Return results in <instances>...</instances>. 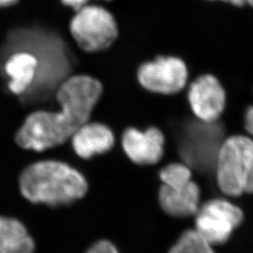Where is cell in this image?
Returning <instances> with one entry per match:
<instances>
[{
	"label": "cell",
	"mask_w": 253,
	"mask_h": 253,
	"mask_svg": "<svg viewBox=\"0 0 253 253\" xmlns=\"http://www.w3.org/2000/svg\"><path fill=\"white\" fill-rule=\"evenodd\" d=\"M165 138L162 130L151 126L144 131L129 127L123 133L122 145L126 156L136 164L159 163L164 153Z\"/></svg>",
	"instance_id": "obj_10"
},
{
	"label": "cell",
	"mask_w": 253,
	"mask_h": 253,
	"mask_svg": "<svg viewBox=\"0 0 253 253\" xmlns=\"http://www.w3.org/2000/svg\"><path fill=\"white\" fill-rule=\"evenodd\" d=\"M102 94V85L87 75L69 77L56 92L60 112H36L26 119L16 135L20 146L36 151L62 145L89 120Z\"/></svg>",
	"instance_id": "obj_1"
},
{
	"label": "cell",
	"mask_w": 253,
	"mask_h": 253,
	"mask_svg": "<svg viewBox=\"0 0 253 253\" xmlns=\"http://www.w3.org/2000/svg\"><path fill=\"white\" fill-rule=\"evenodd\" d=\"M19 0H0V8H7L18 3Z\"/></svg>",
	"instance_id": "obj_19"
},
{
	"label": "cell",
	"mask_w": 253,
	"mask_h": 253,
	"mask_svg": "<svg viewBox=\"0 0 253 253\" xmlns=\"http://www.w3.org/2000/svg\"><path fill=\"white\" fill-rule=\"evenodd\" d=\"M35 244L15 218L0 217V253H34Z\"/></svg>",
	"instance_id": "obj_13"
},
{
	"label": "cell",
	"mask_w": 253,
	"mask_h": 253,
	"mask_svg": "<svg viewBox=\"0 0 253 253\" xmlns=\"http://www.w3.org/2000/svg\"><path fill=\"white\" fill-rule=\"evenodd\" d=\"M217 187L228 196L253 193V139L227 137L220 145L214 169Z\"/></svg>",
	"instance_id": "obj_3"
},
{
	"label": "cell",
	"mask_w": 253,
	"mask_h": 253,
	"mask_svg": "<svg viewBox=\"0 0 253 253\" xmlns=\"http://www.w3.org/2000/svg\"><path fill=\"white\" fill-rule=\"evenodd\" d=\"M74 151L83 159L105 153L115 144V137L108 126L100 123H86L73 137Z\"/></svg>",
	"instance_id": "obj_11"
},
{
	"label": "cell",
	"mask_w": 253,
	"mask_h": 253,
	"mask_svg": "<svg viewBox=\"0 0 253 253\" xmlns=\"http://www.w3.org/2000/svg\"><path fill=\"white\" fill-rule=\"evenodd\" d=\"M38 70L39 60L35 54L27 52L12 54L5 64L9 90L15 95L26 93L34 84Z\"/></svg>",
	"instance_id": "obj_12"
},
{
	"label": "cell",
	"mask_w": 253,
	"mask_h": 253,
	"mask_svg": "<svg viewBox=\"0 0 253 253\" xmlns=\"http://www.w3.org/2000/svg\"><path fill=\"white\" fill-rule=\"evenodd\" d=\"M223 127L216 122L198 120L191 122L183 131L180 153L190 168L201 172L214 169L218 149L225 139Z\"/></svg>",
	"instance_id": "obj_6"
},
{
	"label": "cell",
	"mask_w": 253,
	"mask_h": 253,
	"mask_svg": "<svg viewBox=\"0 0 253 253\" xmlns=\"http://www.w3.org/2000/svg\"><path fill=\"white\" fill-rule=\"evenodd\" d=\"M140 85L154 94L171 96L184 90L190 78V70L180 56L160 54L141 64L137 70Z\"/></svg>",
	"instance_id": "obj_7"
},
{
	"label": "cell",
	"mask_w": 253,
	"mask_h": 253,
	"mask_svg": "<svg viewBox=\"0 0 253 253\" xmlns=\"http://www.w3.org/2000/svg\"><path fill=\"white\" fill-rule=\"evenodd\" d=\"M70 27L76 43L88 53L108 49L119 34L118 22L113 13L98 5H86L77 10Z\"/></svg>",
	"instance_id": "obj_5"
},
{
	"label": "cell",
	"mask_w": 253,
	"mask_h": 253,
	"mask_svg": "<svg viewBox=\"0 0 253 253\" xmlns=\"http://www.w3.org/2000/svg\"><path fill=\"white\" fill-rule=\"evenodd\" d=\"M244 126L248 133L253 136V105H250L245 112Z\"/></svg>",
	"instance_id": "obj_16"
},
{
	"label": "cell",
	"mask_w": 253,
	"mask_h": 253,
	"mask_svg": "<svg viewBox=\"0 0 253 253\" xmlns=\"http://www.w3.org/2000/svg\"><path fill=\"white\" fill-rule=\"evenodd\" d=\"M162 186L159 203L163 211L173 217H188L196 214L201 190L193 180L192 170L184 163H173L160 172Z\"/></svg>",
	"instance_id": "obj_4"
},
{
	"label": "cell",
	"mask_w": 253,
	"mask_h": 253,
	"mask_svg": "<svg viewBox=\"0 0 253 253\" xmlns=\"http://www.w3.org/2000/svg\"><path fill=\"white\" fill-rule=\"evenodd\" d=\"M208 1H217V0H208Z\"/></svg>",
	"instance_id": "obj_20"
},
{
	"label": "cell",
	"mask_w": 253,
	"mask_h": 253,
	"mask_svg": "<svg viewBox=\"0 0 253 253\" xmlns=\"http://www.w3.org/2000/svg\"><path fill=\"white\" fill-rule=\"evenodd\" d=\"M169 253H215L209 244L194 230L185 231L172 245Z\"/></svg>",
	"instance_id": "obj_14"
},
{
	"label": "cell",
	"mask_w": 253,
	"mask_h": 253,
	"mask_svg": "<svg viewBox=\"0 0 253 253\" xmlns=\"http://www.w3.org/2000/svg\"><path fill=\"white\" fill-rule=\"evenodd\" d=\"M64 5L73 8L75 11L79 10V9L83 8L84 6L88 5L89 1L91 0H61ZM106 1H111V0H106Z\"/></svg>",
	"instance_id": "obj_17"
},
{
	"label": "cell",
	"mask_w": 253,
	"mask_h": 253,
	"mask_svg": "<svg viewBox=\"0 0 253 253\" xmlns=\"http://www.w3.org/2000/svg\"><path fill=\"white\" fill-rule=\"evenodd\" d=\"M194 216V231L212 246L227 242L244 219L241 208L221 198L208 201Z\"/></svg>",
	"instance_id": "obj_8"
},
{
	"label": "cell",
	"mask_w": 253,
	"mask_h": 253,
	"mask_svg": "<svg viewBox=\"0 0 253 253\" xmlns=\"http://www.w3.org/2000/svg\"><path fill=\"white\" fill-rule=\"evenodd\" d=\"M219 1L229 4L235 8L250 7L253 9V0H219Z\"/></svg>",
	"instance_id": "obj_18"
},
{
	"label": "cell",
	"mask_w": 253,
	"mask_h": 253,
	"mask_svg": "<svg viewBox=\"0 0 253 253\" xmlns=\"http://www.w3.org/2000/svg\"><path fill=\"white\" fill-rule=\"evenodd\" d=\"M20 189L32 203L56 207L82 198L87 183L80 172L67 164L46 161L27 167L21 174Z\"/></svg>",
	"instance_id": "obj_2"
},
{
	"label": "cell",
	"mask_w": 253,
	"mask_h": 253,
	"mask_svg": "<svg viewBox=\"0 0 253 253\" xmlns=\"http://www.w3.org/2000/svg\"><path fill=\"white\" fill-rule=\"evenodd\" d=\"M187 98L193 115L204 122L218 121L226 107V90L211 73L201 74L190 83Z\"/></svg>",
	"instance_id": "obj_9"
},
{
	"label": "cell",
	"mask_w": 253,
	"mask_h": 253,
	"mask_svg": "<svg viewBox=\"0 0 253 253\" xmlns=\"http://www.w3.org/2000/svg\"><path fill=\"white\" fill-rule=\"evenodd\" d=\"M86 253H119L118 249L109 241H99L93 245Z\"/></svg>",
	"instance_id": "obj_15"
}]
</instances>
